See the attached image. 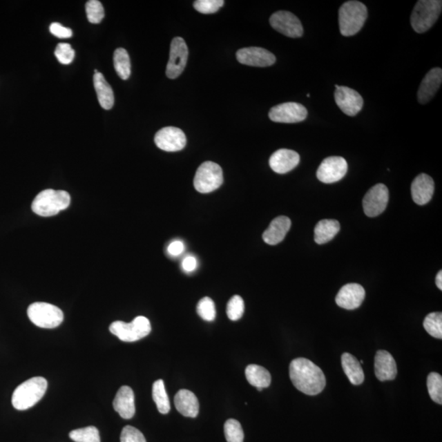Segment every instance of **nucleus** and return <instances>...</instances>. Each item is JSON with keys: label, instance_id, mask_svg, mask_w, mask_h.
Returning a JSON list of instances; mask_svg holds the SVG:
<instances>
[{"label": "nucleus", "instance_id": "1", "mask_svg": "<svg viewBox=\"0 0 442 442\" xmlns=\"http://www.w3.org/2000/svg\"><path fill=\"white\" fill-rule=\"evenodd\" d=\"M289 375L295 387L308 396L320 394L326 386V378L320 367L306 358L291 362Z\"/></svg>", "mask_w": 442, "mask_h": 442}, {"label": "nucleus", "instance_id": "2", "mask_svg": "<svg viewBox=\"0 0 442 442\" xmlns=\"http://www.w3.org/2000/svg\"><path fill=\"white\" fill-rule=\"evenodd\" d=\"M48 383L46 378L35 377L26 380L15 389L12 397L13 407L26 410L33 407L46 394Z\"/></svg>", "mask_w": 442, "mask_h": 442}, {"label": "nucleus", "instance_id": "3", "mask_svg": "<svg viewBox=\"0 0 442 442\" xmlns=\"http://www.w3.org/2000/svg\"><path fill=\"white\" fill-rule=\"evenodd\" d=\"M368 17V10L363 3L348 1L339 10V28L343 37H353L363 28Z\"/></svg>", "mask_w": 442, "mask_h": 442}, {"label": "nucleus", "instance_id": "4", "mask_svg": "<svg viewBox=\"0 0 442 442\" xmlns=\"http://www.w3.org/2000/svg\"><path fill=\"white\" fill-rule=\"evenodd\" d=\"M70 196L64 190L46 189L34 199L32 209L35 214L44 218L55 215L70 206Z\"/></svg>", "mask_w": 442, "mask_h": 442}, {"label": "nucleus", "instance_id": "5", "mask_svg": "<svg viewBox=\"0 0 442 442\" xmlns=\"http://www.w3.org/2000/svg\"><path fill=\"white\" fill-rule=\"evenodd\" d=\"M442 10L441 0H420L411 15V26L419 34L427 32L436 23Z\"/></svg>", "mask_w": 442, "mask_h": 442}, {"label": "nucleus", "instance_id": "6", "mask_svg": "<svg viewBox=\"0 0 442 442\" xmlns=\"http://www.w3.org/2000/svg\"><path fill=\"white\" fill-rule=\"evenodd\" d=\"M110 333L122 342L139 341L151 333V324L144 316L136 317L131 323L115 321L109 327Z\"/></svg>", "mask_w": 442, "mask_h": 442}, {"label": "nucleus", "instance_id": "7", "mask_svg": "<svg viewBox=\"0 0 442 442\" xmlns=\"http://www.w3.org/2000/svg\"><path fill=\"white\" fill-rule=\"evenodd\" d=\"M28 315L35 325L43 329L57 328L64 319V312L59 307L46 302L30 305Z\"/></svg>", "mask_w": 442, "mask_h": 442}, {"label": "nucleus", "instance_id": "8", "mask_svg": "<svg viewBox=\"0 0 442 442\" xmlns=\"http://www.w3.org/2000/svg\"><path fill=\"white\" fill-rule=\"evenodd\" d=\"M223 181V171L221 167L213 162H205L198 167L193 185L198 192L209 193L219 189Z\"/></svg>", "mask_w": 442, "mask_h": 442}, {"label": "nucleus", "instance_id": "9", "mask_svg": "<svg viewBox=\"0 0 442 442\" xmlns=\"http://www.w3.org/2000/svg\"><path fill=\"white\" fill-rule=\"evenodd\" d=\"M189 50L184 39L181 37L173 39L171 44L170 59L166 66V76L170 79L179 77L186 66Z\"/></svg>", "mask_w": 442, "mask_h": 442}, {"label": "nucleus", "instance_id": "10", "mask_svg": "<svg viewBox=\"0 0 442 442\" xmlns=\"http://www.w3.org/2000/svg\"><path fill=\"white\" fill-rule=\"evenodd\" d=\"M272 28L290 38H300L303 35L302 22L294 13L287 11H278L269 19Z\"/></svg>", "mask_w": 442, "mask_h": 442}, {"label": "nucleus", "instance_id": "11", "mask_svg": "<svg viewBox=\"0 0 442 442\" xmlns=\"http://www.w3.org/2000/svg\"><path fill=\"white\" fill-rule=\"evenodd\" d=\"M307 115V110L302 104L291 102L272 108L269 110V117L273 122L290 124L306 120Z\"/></svg>", "mask_w": 442, "mask_h": 442}, {"label": "nucleus", "instance_id": "12", "mask_svg": "<svg viewBox=\"0 0 442 442\" xmlns=\"http://www.w3.org/2000/svg\"><path fill=\"white\" fill-rule=\"evenodd\" d=\"M348 170L347 162L342 157H329L322 162L317 171V178L322 183L333 184L341 180Z\"/></svg>", "mask_w": 442, "mask_h": 442}, {"label": "nucleus", "instance_id": "13", "mask_svg": "<svg viewBox=\"0 0 442 442\" xmlns=\"http://www.w3.org/2000/svg\"><path fill=\"white\" fill-rule=\"evenodd\" d=\"M155 144L163 151L178 152L186 146L187 139L180 128L168 126L159 131L154 138Z\"/></svg>", "mask_w": 442, "mask_h": 442}, {"label": "nucleus", "instance_id": "14", "mask_svg": "<svg viewBox=\"0 0 442 442\" xmlns=\"http://www.w3.org/2000/svg\"><path fill=\"white\" fill-rule=\"evenodd\" d=\"M389 199L388 189L383 184H376L365 194L364 211L369 218H375L385 211Z\"/></svg>", "mask_w": 442, "mask_h": 442}, {"label": "nucleus", "instance_id": "15", "mask_svg": "<svg viewBox=\"0 0 442 442\" xmlns=\"http://www.w3.org/2000/svg\"><path fill=\"white\" fill-rule=\"evenodd\" d=\"M334 98L338 108L349 117L356 116L363 108V98L353 88L339 86L336 88Z\"/></svg>", "mask_w": 442, "mask_h": 442}, {"label": "nucleus", "instance_id": "16", "mask_svg": "<svg viewBox=\"0 0 442 442\" xmlns=\"http://www.w3.org/2000/svg\"><path fill=\"white\" fill-rule=\"evenodd\" d=\"M237 59L241 64L267 68L276 64V57L272 52L263 48H243L236 54Z\"/></svg>", "mask_w": 442, "mask_h": 442}, {"label": "nucleus", "instance_id": "17", "mask_svg": "<svg viewBox=\"0 0 442 442\" xmlns=\"http://www.w3.org/2000/svg\"><path fill=\"white\" fill-rule=\"evenodd\" d=\"M365 298L363 287L358 284L344 285L336 297L338 306L346 309H355L361 307Z\"/></svg>", "mask_w": 442, "mask_h": 442}, {"label": "nucleus", "instance_id": "18", "mask_svg": "<svg viewBox=\"0 0 442 442\" xmlns=\"http://www.w3.org/2000/svg\"><path fill=\"white\" fill-rule=\"evenodd\" d=\"M300 162V156L294 150L282 148L271 155L269 158V166L278 174H286L297 167Z\"/></svg>", "mask_w": 442, "mask_h": 442}, {"label": "nucleus", "instance_id": "19", "mask_svg": "<svg viewBox=\"0 0 442 442\" xmlns=\"http://www.w3.org/2000/svg\"><path fill=\"white\" fill-rule=\"evenodd\" d=\"M442 82V70L433 68L423 78L418 91V100L421 104L430 102L439 91Z\"/></svg>", "mask_w": 442, "mask_h": 442}, {"label": "nucleus", "instance_id": "20", "mask_svg": "<svg viewBox=\"0 0 442 442\" xmlns=\"http://www.w3.org/2000/svg\"><path fill=\"white\" fill-rule=\"evenodd\" d=\"M434 193V181L426 174H420L411 184V195L416 204L423 206L431 200Z\"/></svg>", "mask_w": 442, "mask_h": 442}, {"label": "nucleus", "instance_id": "21", "mask_svg": "<svg viewBox=\"0 0 442 442\" xmlns=\"http://www.w3.org/2000/svg\"><path fill=\"white\" fill-rule=\"evenodd\" d=\"M374 371L376 377L381 382L392 381L397 375L394 358L386 351H378L375 356Z\"/></svg>", "mask_w": 442, "mask_h": 442}, {"label": "nucleus", "instance_id": "22", "mask_svg": "<svg viewBox=\"0 0 442 442\" xmlns=\"http://www.w3.org/2000/svg\"><path fill=\"white\" fill-rule=\"evenodd\" d=\"M113 408L122 419H130L135 414V394L132 388L122 386L113 401Z\"/></svg>", "mask_w": 442, "mask_h": 442}, {"label": "nucleus", "instance_id": "23", "mask_svg": "<svg viewBox=\"0 0 442 442\" xmlns=\"http://www.w3.org/2000/svg\"><path fill=\"white\" fill-rule=\"evenodd\" d=\"M291 220L287 216H278L273 219L271 224L263 233L265 242L269 245H276L285 240L291 227Z\"/></svg>", "mask_w": 442, "mask_h": 442}, {"label": "nucleus", "instance_id": "24", "mask_svg": "<svg viewBox=\"0 0 442 442\" xmlns=\"http://www.w3.org/2000/svg\"><path fill=\"white\" fill-rule=\"evenodd\" d=\"M175 405L177 410L185 417L196 418L199 413V402L194 393L182 389L176 393Z\"/></svg>", "mask_w": 442, "mask_h": 442}, {"label": "nucleus", "instance_id": "25", "mask_svg": "<svg viewBox=\"0 0 442 442\" xmlns=\"http://www.w3.org/2000/svg\"><path fill=\"white\" fill-rule=\"evenodd\" d=\"M94 86L101 107L105 110L112 109L115 101L114 93L103 74L100 73L95 74Z\"/></svg>", "mask_w": 442, "mask_h": 442}, {"label": "nucleus", "instance_id": "26", "mask_svg": "<svg viewBox=\"0 0 442 442\" xmlns=\"http://www.w3.org/2000/svg\"><path fill=\"white\" fill-rule=\"evenodd\" d=\"M342 365L345 374L353 385H361L365 381V374L359 361L350 353L342 356Z\"/></svg>", "mask_w": 442, "mask_h": 442}, {"label": "nucleus", "instance_id": "27", "mask_svg": "<svg viewBox=\"0 0 442 442\" xmlns=\"http://www.w3.org/2000/svg\"><path fill=\"white\" fill-rule=\"evenodd\" d=\"M246 378L251 386L262 392L264 388L271 385V375L264 367L258 365H249L245 370Z\"/></svg>", "mask_w": 442, "mask_h": 442}, {"label": "nucleus", "instance_id": "28", "mask_svg": "<svg viewBox=\"0 0 442 442\" xmlns=\"http://www.w3.org/2000/svg\"><path fill=\"white\" fill-rule=\"evenodd\" d=\"M340 224L336 220H322L315 228V241L318 244H325L333 240L340 231Z\"/></svg>", "mask_w": 442, "mask_h": 442}, {"label": "nucleus", "instance_id": "29", "mask_svg": "<svg viewBox=\"0 0 442 442\" xmlns=\"http://www.w3.org/2000/svg\"><path fill=\"white\" fill-rule=\"evenodd\" d=\"M114 68L120 78L126 81L131 73V64L129 54L123 48H119L114 52Z\"/></svg>", "mask_w": 442, "mask_h": 442}, {"label": "nucleus", "instance_id": "30", "mask_svg": "<svg viewBox=\"0 0 442 442\" xmlns=\"http://www.w3.org/2000/svg\"><path fill=\"white\" fill-rule=\"evenodd\" d=\"M153 399L156 403L159 412L162 414H166L170 412V400L162 379H159L153 383Z\"/></svg>", "mask_w": 442, "mask_h": 442}, {"label": "nucleus", "instance_id": "31", "mask_svg": "<svg viewBox=\"0 0 442 442\" xmlns=\"http://www.w3.org/2000/svg\"><path fill=\"white\" fill-rule=\"evenodd\" d=\"M424 329L435 338H442V314L433 312L428 314L423 321Z\"/></svg>", "mask_w": 442, "mask_h": 442}, {"label": "nucleus", "instance_id": "32", "mask_svg": "<svg viewBox=\"0 0 442 442\" xmlns=\"http://www.w3.org/2000/svg\"><path fill=\"white\" fill-rule=\"evenodd\" d=\"M70 439L76 442H101L98 428L90 426L70 432Z\"/></svg>", "mask_w": 442, "mask_h": 442}, {"label": "nucleus", "instance_id": "33", "mask_svg": "<svg viewBox=\"0 0 442 442\" xmlns=\"http://www.w3.org/2000/svg\"><path fill=\"white\" fill-rule=\"evenodd\" d=\"M427 390L432 400L436 403L442 404V377L439 374L432 372L428 375Z\"/></svg>", "mask_w": 442, "mask_h": 442}, {"label": "nucleus", "instance_id": "34", "mask_svg": "<svg viewBox=\"0 0 442 442\" xmlns=\"http://www.w3.org/2000/svg\"><path fill=\"white\" fill-rule=\"evenodd\" d=\"M224 436L227 442H243V433L241 423L236 419H229L224 426Z\"/></svg>", "mask_w": 442, "mask_h": 442}, {"label": "nucleus", "instance_id": "35", "mask_svg": "<svg viewBox=\"0 0 442 442\" xmlns=\"http://www.w3.org/2000/svg\"><path fill=\"white\" fill-rule=\"evenodd\" d=\"M86 11L88 21L93 24L100 23L104 19V8L99 0H90L86 3Z\"/></svg>", "mask_w": 442, "mask_h": 442}, {"label": "nucleus", "instance_id": "36", "mask_svg": "<svg viewBox=\"0 0 442 442\" xmlns=\"http://www.w3.org/2000/svg\"><path fill=\"white\" fill-rule=\"evenodd\" d=\"M198 316L206 321H213L215 319L216 311L213 300L209 297L203 298L197 306Z\"/></svg>", "mask_w": 442, "mask_h": 442}, {"label": "nucleus", "instance_id": "37", "mask_svg": "<svg viewBox=\"0 0 442 442\" xmlns=\"http://www.w3.org/2000/svg\"><path fill=\"white\" fill-rule=\"evenodd\" d=\"M244 302L240 296H233L227 304V312L229 319L233 321L241 319L244 313Z\"/></svg>", "mask_w": 442, "mask_h": 442}, {"label": "nucleus", "instance_id": "38", "mask_svg": "<svg viewBox=\"0 0 442 442\" xmlns=\"http://www.w3.org/2000/svg\"><path fill=\"white\" fill-rule=\"evenodd\" d=\"M224 3L223 0H197L194 2L193 7L203 15H211L218 12L224 6Z\"/></svg>", "mask_w": 442, "mask_h": 442}, {"label": "nucleus", "instance_id": "39", "mask_svg": "<svg viewBox=\"0 0 442 442\" xmlns=\"http://www.w3.org/2000/svg\"><path fill=\"white\" fill-rule=\"evenodd\" d=\"M55 55L60 64L68 65L73 63L76 54L70 44L60 43L56 47Z\"/></svg>", "mask_w": 442, "mask_h": 442}, {"label": "nucleus", "instance_id": "40", "mask_svg": "<svg viewBox=\"0 0 442 442\" xmlns=\"http://www.w3.org/2000/svg\"><path fill=\"white\" fill-rule=\"evenodd\" d=\"M121 442H147L142 432L132 426L123 428Z\"/></svg>", "mask_w": 442, "mask_h": 442}, {"label": "nucleus", "instance_id": "41", "mask_svg": "<svg viewBox=\"0 0 442 442\" xmlns=\"http://www.w3.org/2000/svg\"><path fill=\"white\" fill-rule=\"evenodd\" d=\"M50 30L52 35L60 39H68L73 37V30L70 28H65L59 22H54L50 26Z\"/></svg>", "mask_w": 442, "mask_h": 442}, {"label": "nucleus", "instance_id": "42", "mask_svg": "<svg viewBox=\"0 0 442 442\" xmlns=\"http://www.w3.org/2000/svg\"><path fill=\"white\" fill-rule=\"evenodd\" d=\"M168 253L172 256H178L184 253V244L181 241H174L168 246Z\"/></svg>", "mask_w": 442, "mask_h": 442}, {"label": "nucleus", "instance_id": "43", "mask_svg": "<svg viewBox=\"0 0 442 442\" xmlns=\"http://www.w3.org/2000/svg\"><path fill=\"white\" fill-rule=\"evenodd\" d=\"M198 267V260L193 256H188L185 258L182 262V268L185 272H193Z\"/></svg>", "mask_w": 442, "mask_h": 442}, {"label": "nucleus", "instance_id": "44", "mask_svg": "<svg viewBox=\"0 0 442 442\" xmlns=\"http://www.w3.org/2000/svg\"><path fill=\"white\" fill-rule=\"evenodd\" d=\"M436 285L440 290H442V271H440L436 277Z\"/></svg>", "mask_w": 442, "mask_h": 442}, {"label": "nucleus", "instance_id": "45", "mask_svg": "<svg viewBox=\"0 0 442 442\" xmlns=\"http://www.w3.org/2000/svg\"><path fill=\"white\" fill-rule=\"evenodd\" d=\"M307 96V98H309V97H311V95L308 94Z\"/></svg>", "mask_w": 442, "mask_h": 442}]
</instances>
